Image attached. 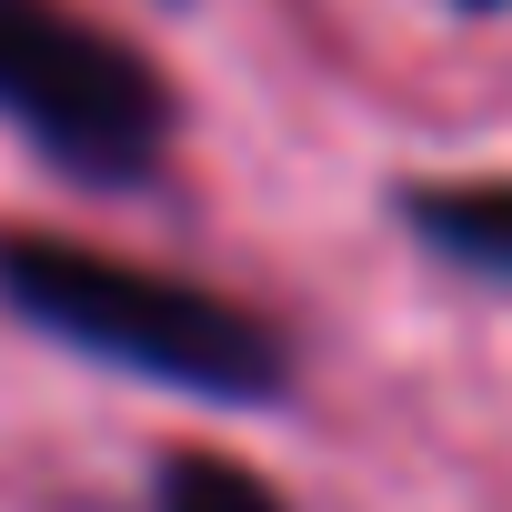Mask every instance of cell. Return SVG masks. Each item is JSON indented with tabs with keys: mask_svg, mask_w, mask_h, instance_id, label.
Masks as SVG:
<instances>
[{
	"mask_svg": "<svg viewBox=\"0 0 512 512\" xmlns=\"http://www.w3.org/2000/svg\"><path fill=\"white\" fill-rule=\"evenodd\" d=\"M0 312L91 372L181 392L201 412H282L302 392V342L272 312H251L221 282L101 251L81 231L0 221Z\"/></svg>",
	"mask_w": 512,
	"mask_h": 512,
	"instance_id": "cell-1",
	"label": "cell"
},
{
	"mask_svg": "<svg viewBox=\"0 0 512 512\" xmlns=\"http://www.w3.org/2000/svg\"><path fill=\"white\" fill-rule=\"evenodd\" d=\"M0 131L31 141L41 171L71 191L131 201L171 171L181 91L121 31L61 11V0H0Z\"/></svg>",
	"mask_w": 512,
	"mask_h": 512,
	"instance_id": "cell-2",
	"label": "cell"
},
{
	"mask_svg": "<svg viewBox=\"0 0 512 512\" xmlns=\"http://www.w3.org/2000/svg\"><path fill=\"white\" fill-rule=\"evenodd\" d=\"M392 221L422 262H442L472 292H512V171H442L392 181Z\"/></svg>",
	"mask_w": 512,
	"mask_h": 512,
	"instance_id": "cell-3",
	"label": "cell"
},
{
	"mask_svg": "<svg viewBox=\"0 0 512 512\" xmlns=\"http://www.w3.org/2000/svg\"><path fill=\"white\" fill-rule=\"evenodd\" d=\"M151 512H292L272 472H251L241 452H161L151 462Z\"/></svg>",
	"mask_w": 512,
	"mask_h": 512,
	"instance_id": "cell-4",
	"label": "cell"
},
{
	"mask_svg": "<svg viewBox=\"0 0 512 512\" xmlns=\"http://www.w3.org/2000/svg\"><path fill=\"white\" fill-rule=\"evenodd\" d=\"M452 11H462V21H492V11H512V0H452Z\"/></svg>",
	"mask_w": 512,
	"mask_h": 512,
	"instance_id": "cell-5",
	"label": "cell"
},
{
	"mask_svg": "<svg viewBox=\"0 0 512 512\" xmlns=\"http://www.w3.org/2000/svg\"><path fill=\"white\" fill-rule=\"evenodd\" d=\"M171 11H181V0H171Z\"/></svg>",
	"mask_w": 512,
	"mask_h": 512,
	"instance_id": "cell-6",
	"label": "cell"
}]
</instances>
